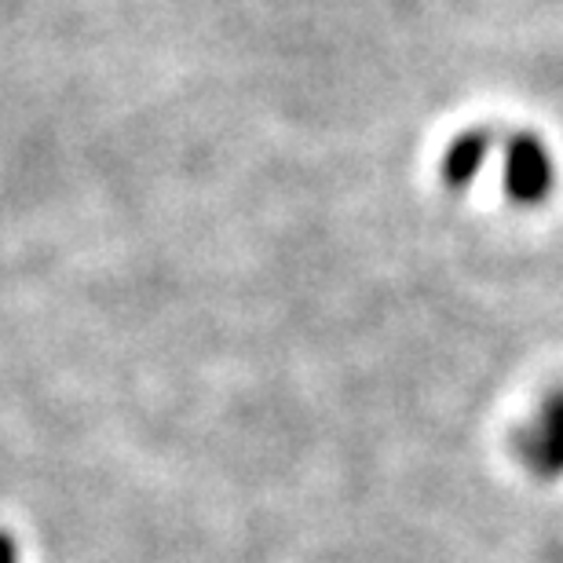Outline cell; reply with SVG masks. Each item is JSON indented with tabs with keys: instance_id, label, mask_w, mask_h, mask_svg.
I'll return each instance as SVG.
<instances>
[{
	"instance_id": "cell-1",
	"label": "cell",
	"mask_w": 563,
	"mask_h": 563,
	"mask_svg": "<svg viewBox=\"0 0 563 563\" xmlns=\"http://www.w3.org/2000/svg\"><path fill=\"white\" fill-rule=\"evenodd\" d=\"M560 165L542 132H512L501 146V190L516 209H542L556 195Z\"/></svg>"
},
{
	"instance_id": "cell-2",
	"label": "cell",
	"mask_w": 563,
	"mask_h": 563,
	"mask_svg": "<svg viewBox=\"0 0 563 563\" xmlns=\"http://www.w3.org/2000/svg\"><path fill=\"white\" fill-rule=\"evenodd\" d=\"M512 454L534 479H563V385L549 388L534 407V418L512 432Z\"/></svg>"
},
{
	"instance_id": "cell-3",
	"label": "cell",
	"mask_w": 563,
	"mask_h": 563,
	"mask_svg": "<svg viewBox=\"0 0 563 563\" xmlns=\"http://www.w3.org/2000/svg\"><path fill=\"white\" fill-rule=\"evenodd\" d=\"M494 143H498V132L487 129V125L457 132L443 151V162H439V179H443V187L461 195V190H468L472 184H476L483 165L490 162Z\"/></svg>"
},
{
	"instance_id": "cell-4",
	"label": "cell",
	"mask_w": 563,
	"mask_h": 563,
	"mask_svg": "<svg viewBox=\"0 0 563 563\" xmlns=\"http://www.w3.org/2000/svg\"><path fill=\"white\" fill-rule=\"evenodd\" d=\"M0 563H19V545L8 531H0Z\"/></svg>"
}]
</instances>
